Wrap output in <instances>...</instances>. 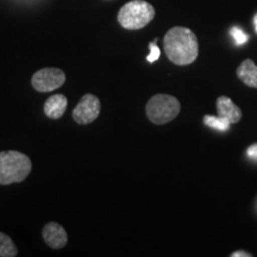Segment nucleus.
<instances>
[{"label":"nucleus","mask_w":257,"mask_h":257,"mask_svg":"<svg viewBox=\"0 0 257 257\" xmlns=\"http://www.w3.org/2000/svg\"><path fill=\"white\" fill-rule=\"evenodd\" d=\"M163 48L170 62L176 66H187L197 60L199 54L198 38L191 29L174 27L167 31Z\"/></svg>","instance_id":"1"},{"label":"nucleus","mask_w":257,"mask_h":257,"mask_svg":"<svg viewBox=\"0 0 257 257\" xmlns=\"http://www.w3.org/2000/svg\"><path fill=\"white\" fill-rule=\"evenodd\" d=\"M32 168L30 157L28 155L8 150L0 153V185H11L22 182L28 178Z\"/></svg>","instance_id":"2"},{"label":"nucleus","mask_w":257,"mask_h":257,"mask_svg":"<svg viewBox=\"0 0 257 257\" xmlns=\"http://www.w3.org/2000/svg\"><path fill=\"white\" fill-rule=\"evenodd\" d=\"M155 17V9L144 0H133L118 12V22L126 30H140Z\"/></svg>","instance_id":"3"},{"label":"nucleus","mask_w":257,"mask_h":257,"mask_svg":"<svg viewBox=\"0 0 257 257\" xmlns=\"http://www.w3.org/2000/svg\"><path fill=\"white\" fill-rule=\"evenodd\" d=\"M181 106L175 96L169 94H156L152 96L146 106L147 117L152 123L163 125L175 119Z\"/></svg>","instance_id":"4"},{"label":"nucleus","mask_w":257,"mask_h":257,"mask_svg":"<svg viewBox=\"0 0 257 257\" xmlns=\"http://www.w3.org/2000/svg\"><path fill=\"white\" fill-rule=\"evenodd\" d=\"M66 82V74L59 68H43L32 75V87L37 92L47 93L55 91Z\"/></svg>","instance_id":"5"},{"label":"nucleus","mask_w":257,"mask_h":257,"mask_svg":"<svg viewBox=\"0 0 257 257\" xmlns=\"http://www.w3.org/2000/svg\"><path fill=\"white\" fill-rule=\"evenodd\" d=\"M101 104L98 96L93 94H85L73 110V119L80 125H87L99 117Z\"/></svg>","instance_id":"6"},{"label":"nucleus","mask_w":257,"mask_h":257,"mask_svg":"<svg viewBox=\"0 0 257 257\" xmlns=\"http://www.w3.org/2000/svg\"><path fill=\"white\" fill-rule=\"evenodd\" d=\"M42 236H43L44 242L53 249L63 248L68 242V234H67L64 227L55 221H50V223L44 225Z\"/></svg>","instance_id":"7"},{"label":"nucleus","mask_w":257,"mask_h":257,"mask_svg":"<svg viewBox=\"0 0 257 257\" xmlns=\"http://www.w3.org/2000/svg\"><path fill=\"white\" fill-rule=\"evenodd\" d=\"M217 111L219 117L227 119L231 124L238 123L242 118V111L237 105L233 104L227 96H219L217 99Z\"/></svg>","instance_id":"8"},{"label":"nucleus","mask_w":257,"mask_h":257,"mask_svg":"<svg viewBox=\"0 0 257 257\" xmlns=\"http://www.w3.org/2000/svg\"><path fill=\"white\" fill-rule=\"evenodd\" d=\"M68 100L63 94H54L44 102V113L50 119H59L67 110Z\"/></svg>","instance_id":"9"},{"label":"nucleus","mask_w":257,"mask_h":257,"mask_svg":"<svg viewBox=\"0 0 257 257\" xmlns=\"http://www.w3.org/2000/svg\"><path fill=\"white\" fill-rule=\"evenodd\" d=\"M237 76L251 88H257V66L252 60H244L237 68Z\"/></svg>","instance_id":"10"},{"label":"nucleus","mask_w":257,"mask_h":257,"mask_svg":"<svg viewBox=\"0 0 257 257\" xmlns=\"http://www.w3.org/2000/svg\"><path fill=\"white\" fill-rule=\"evenodd\" d=\"M18 255V249L8 234L0 232V257H15Z\"/></svg>","instance_id":"11"},{"label":"nucleus","mask_w":257,"mask_h":257,"mask_svg":"<svg viewBox=\"0 0 257 257\" xmlns=\"http://www.w3.org/2000/svg\"><path fill=\"white\" fill-rule=\"evenodd\" d=\"M204 123L205 125H207L208 127L214 128V130H219V131H226L230 128L231 123L227 119H225L223 117H219V115H205L204 117Z\"/></svg>","instance_id":"12"},{"label":"nucleus","mask_w":257,"mask_h":257,"mask_svg":"<svg viewBox=\"0 0 257 257\" xmlns=\"http://www.w3.org/2000/svg\"><path fill=\"white\" fill-rule=\"evenodd\" d=\"M230 34L234 40V42H236V44H238V46H242V44H244L246 41L249 40L248 35L244 34V31L240 30V29L237 28V27L231 28Z\"/></svg>","instance_id":"13"},{"label":"nucleus","mask_w":257,"mask_h":257,"mask_svg":"<svg viewBox=\"0 0 257 257\" xmlns=\"http://www.w3.org/2000/svg\"><path fill=\"white\" fill-rule=\"evenodd\" d=\"M156 41L157 40H155L149 44L150 54L147 56V61H148V62H150V63L155 62V61L159 60V57L161 55V50H160V48L156 46Z\"/></svg>","instance_id":"14"},{"label":"nucleus","mask_w":257,"mask_h":257,"mask_svg":"<svg viewBox=\"0 0 257 257\" xmlns=\"http://www.w3.org/2000/svg\"><path fill=\"white\" fill-rule=\"evenodd\" d=\"M246 155L250 160H253L257 162V143L251 144L248 149H246Z\"/></svg>","instance_id":"15"},{"label":"nucleus","mask_w":257,"mask_h":257,"mask_svg":"<svg viewBox=\"0 0 257 257\" xmlns=\"http://www.w3.org/2000/svg\"><path fill=\"white\" fill-rule=\"evenodd\" d=\"M251 253L243 251V250H238V251H234L231 253V257H251Z\"/></svg>","instance_id":"16"},{"label":"nucleus","mask_w":257,"mask_h":257,"mask_svg":"<svg viewBox=\"0 0 257 257\" xmlns=\"http://www.w3.org/2000/svg\"><path fill=\"white\" fill-rule=\"evenodd\" d=\"M253 23H255V29H256V31H257V15L255 16V18H253Z\"/></svg>","instance_id":"17"}]
</instances>
